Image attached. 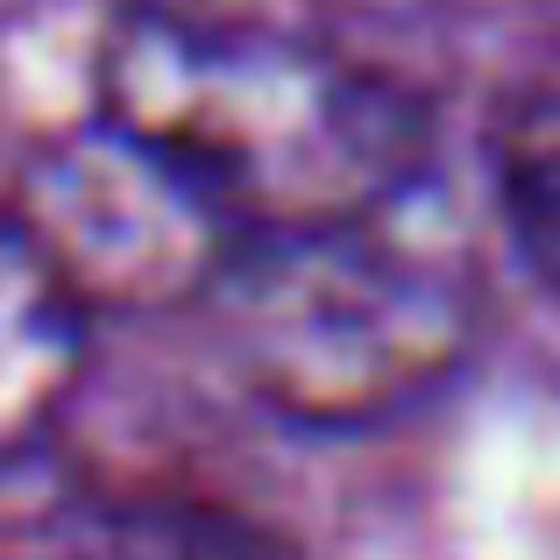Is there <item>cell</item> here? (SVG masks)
<instances>
[{
    "label": "cell",
    "instance_id": "6da1fadb",
    "mask_svg": "<svg viewBox=\"0 0 560 560\" xmlns=\"http://www.w3.org/2000/svg\"><path fill=\"white\" fill-rule=\"evenodd\" d=\"M93 114L191 185L234 242L370 220L433 191L425 79L327 8L128 0L93 65Z\"/></svg>",
    "mask_w": 560,
    "mask_h": 560
},
{
    "label": "cell",
    "instance_id": "3957f363",
    "mask_svg": "<svg viewBox=\"0 0 560 560\" xmlns=\"http://www.w3.org/2000/svg\"><path fill=\"white\" fill-rule=\"evenodd\" d=\"M22 234L57 262L85 313L100 305H191L234 262V228L178 185L150 150L93 121L57 136L8 199Z\"/></svg>",
    "mask_w": 560,
    "mask_h": 560
},
{
    "label": "cell",
    "instance_id": "5b68a950",
    "mask_svg": "<svg viewBox=\"0 0 560 560\" xmlns=\"http://www.w3.org/2000/svg\"><path fill=\"white\" fill-rule=\"evenodd\" d=\"M36 560H299V547L213 497L100 490L57 511Z\"/></svg>",
    "mask_w": 560,
    "mask_h": 560
},
{
    "label": "cell",
    "instance_id": "8992f818",
    "mask_svg": "<svg viewBox=\"0 0 560 560\" xmlns=\"http://www.w3.org/2000/svg\"><path fill=\"white\" fill-rule=\"evenodd\" d=\"M490 199L511 256L547 299H560V85L511 100L490 128Z\"/></svg>",
    "mask_w": 560,
    "mask_h": 560
},
{
    "label": "cell",
    "instance_id": "7a4b0ae2",
    "mask_svg": "<svg viewBox=\"0 0 560 560\" xmlns=\"http://www.w3.org/2000/svg\"><path fill=\"white\" fill-rule=\"evenodd\" d=\"M213 305L234 376L299 425H383L425 405L482 334V277L440 199L242 242Z\"/></svg>",
    "mask_w": 560,
    "mask_h": 560
},
{
    "label": "cell",
    "instance_id": "277c9868",
    "mask_svg": "<svg viewBox=\"0 0 560 560\" xmlns=\"http://www.w3.org/2000/svg\"><path fill=\"white\" fill-rule=\"evenodd\" d=\"M85 327L93 313L79 291L0 206V468L57 433L85 376Z\"/></svg>",
    "mask_w": 560,
    "mask_h": 560
}]
</instances>
